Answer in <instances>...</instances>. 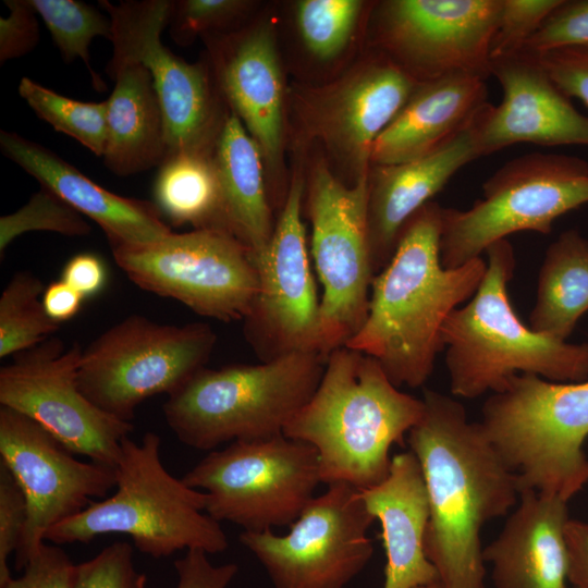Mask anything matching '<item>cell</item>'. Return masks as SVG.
Wrapping results in <instances>:
<instances>
[{"mask_svg":"<svg viewBox=\"0 0 588 588\" xmlns=\"http://www.w3.org/2000/svg\"><path fill=\"white\" fill-rule=\"evenodd\" d=\"M41 298L47 315L58 323L76 316L85 299L63 280L53 281L48 284Z\"/></svg>","mask_w":588,"mask_h":588,"instance_id":"obj_47","label":"cell"},{"mask_svg":"<svg viewBox=\"0 0 588 588\" xmlns=\"http://www.w3.org/2000/svg\"><path fill=\"white\" fill-rule=\"evenodd\" d=\"M568 581L573 588H588V523L568 519L565 529Z\"/></svg>","mask_w":588,"mask_h":588,"instance_id":"obj_46","label":"cell"},{"mask_svg":"<svg viewBox=\"0 0 588 588\" xmlns=\"http://www.w3.org/2000/svg\"><path fill=\"white\" fill-rule=\"evenodd\" d=\"M2 154L106 233L111 246L144 245L172 233L155 203L117 195L56 152L1 130Z\"/></svg>","mask_w":588,"mask_h":588,"instance_id":"obj_22","label":"cell"},{"mask_svg":"<svg viewBox=\"0 0 588 588\" xmlns=\"http://www.w3.org/2000/svg\"><path fill=\"white\" fill-rule=\"evenodd\" d=\"M48 28L64 61L81 59L88 69L96 89L105 88L101 77L93 70L89 46L95 37L111 40V21L95 7L77 0H29Z\"/></svg>","mask_w":588,"mask_h":588,"instance_id":"obj_33","label":"cell"},{"mask_svg":"<svg viewBox=\"0 0 588 588\" xmlns=\"http://www.w3.org/2000/svg\"><path fill=\"white\" fill-rule=\"evenodd\" d=\"M253 2L243 0L173 1L169 20L176 42L188 44L196 35L229 34L250 11Z\"/></svg>","mask_w":588,"mask_h":588,"instance_id":"obj_36","label":"cell"},{"mask_svg":"<svg viewBox=\"0 0 588 588\" xmlns=\"http://www.w3.org/2000/svg\"><path fill=\"white\" fill-rule=\"evenodd\" d=\"M481 109L468 126L433 152L403 163L371 167L368 221L376 274L391 260L408 219L431 201L461 168L481 157L478 147Z\"/></svg>","mask_w":588,"mask_h":588,"instance_id":"obj_23","label":"cell"},{"mask_svg":"<svg viewBox=\"0 0 588 588\" xmlns=\"http://www.w3.org/2000/svg\"><path fill=\"white\" fill-rule=\"evenodd\" d=\"M365 2L303 0L295 5L296 26L307 50L322 61L334 59L350 44Z\"/></svg>","mask_w":588,"mask_h":588,"instance_id":"obj_34","label":"cell"},{"mask_svg":"<svg viewBox=\"0 0 588 588\" xmlns=\"http://www.w3.org/2000/svg\"><path fill=\"white\" fill-rule=\"evenodd\" d=\"M479 424L516 475L519 493L569 501L588 482V380L514 375L485 401Z\"/></svg>","mask_w":588,"mask_h":588,"instance_id":"obj_7","label":"cell"},{"mask_svg":"<svg viewBox=\"0 0 588 588\" xmlns=\"http://www.w3.org/2000/svg\"><path fill=\"white\" fill-rule=\"evenodd\" d=\"M42 281L33 272L14 273L0 297V357L14 356L54 335L60 323L42 305Z\"/></svg>","mask_w":588,"mask_h":588,"instance_id":"obj_31","label":"cell"},{"mask_svg":"<svg viewBox=\"0 0 588 588\" xmlns=\"http://www.w3.org/2000/svg\"><path fill=\"white\" fill-rule=\"evenodd\" d=\"M359 493L381 525L387 558L383 588H416L440 583L425 552L429 502L421 467L414 453L394 455L385 479Z\"/></svg>","mask_w":588,"mask_h":588,"instance_id":"obj_26","label":"cell"},{"mask_svg":"<svg viewBox=\"0 0 588 588\" xmlns=\"http://www.w3.org/2000/svg\"><path fill=\"white\" fill-rule=\"evenodd\" d=\"M209 39L219 91L271 168L283 143L284 84L274 34L255 24Z\"/></svg>","mask_w":588,"mask_h":588,"instance_id":"obj_21","label":"cell"},{"mask_svg":"<svg viewBox=\"0 0 588 588\" xmlns=\"http://www.w3.org/2000/svg\"><path fill=\"white\" fill-rule=\"evenodd\" d=\"M486 77L455 73L417 83L411 97L376 139L372 166L427 156L470 124L488 102Z\"/></svg>","mask_w":588,"mask_h":588,"instance_id":"obj_25","label":"cell"},{"mask_svg":"<svg viewBox=\"0 0 588 588\" xmlns=\"http://www.w3.org/2000/svg\"><path fill=\"white\" fill-rule=\"evenodd\" d=\"M588 203V162L563 154L531 152L500 167L467 210L443 208L440 258L460 267L507 235L549 234L553 222Z\"/></svg>","mask_w":588,"mask_h":588,"instance_id":"obj_8","label":"cell"},{"mask_svg":"<svg viewBox=\"0 0 588 588\" xmlns=\"http://www.w3.org/2000/svg\"><path fill=\"white\" fill-rule=\"evenodd\" d=\"M216 344L208 323L162 324L131 315L83 348L78 385L97 407L132 422L144 401L172 394L203 369Z\"/></svg>","mask_w":588,"mask_h":588,"instance_id":"obj_9","label":"cell"},{"mask_svg":"<svg viewBox=\"0 0 588 588\" xmlns=\"http://www.w3.org/2000/svg\"><path fill=\"white\" fill-rule=\"evenodd\" d=\"M501 0H388L376 5V50L416 82L455 73L490 76Z\"/></svg>","mask_w":588,"mask_h":588,"instance_id":"obj_16","label":"cell"},{"mask_svg":"<svg viewBox=\"0 0 588 588\" xmlns=\"http://www.w3.org/2000/svg\"><path fill=\"white\" fill-rule=\"evenodd\" d=\"M225 229L253 254L268 246L274 224L264 179L262 155L229 109L213 148Z\"/></svg>","mask_w":588,"mask_h":588,"instance_id":"obj_28","label":"cell"},{"mask_svg":"<svg viewBox=\"0 0 588 588\" xmlns=\"http://www.w3.org/2000/svg\"><path fill=\"white\" fill-rule=\"evenodd\" d=\"M160 449L156 432H146L140 441L124 438L114 467L115 492L54 525L46 540L65 544L123 534L138 551L155 559L181 550L225 551L228 537L206 513V493L171 475Z\"/></svg>","mask_w":588,"mask_h":588,"instance_id":"obj_5","label":"cell"},{"mask_svg":"<svg viewBox=\"0 0 588 588\" xmlns=\"http://www.w3.org/2000/svg\"><path fill=\"white\" fill-rule=\"evenodd\" d=\"M490 75L502 89L498 106L487 102L478 120L481 157L518 143L588 146V115L579 112L530 54L491 60Z\"/></svg>","mask_w":588,"mask_h":588,"instance_id":"obj_20","label":"cell"},{"mask_svg":"<svg viewBox=\"0 0 588 588\" xmlns=\"http://www.w3.org/2000/svg\"><path fill=\"white\" fill-rule=\"evenodd\" d=\"M305 191L311 256L322 285L321 353L328 358L345 346L368 315L376 275L368 221L369 174L345 184L319 161Z\"/></svg>","mask_w":588,"mask_h":588,"instance_id":"obj_11","label":"cell"},{"mask_svg":"<svg viewBox=\"0 0 588 588\" xmlns=\"http://www.w3.org/2000/svg\"><path fill=\"white\" fill-rule=\"evenodd\" d=\"M212 152H170L158 167L155 205L171 224L226 231Z\"/></svg>","mask_w":588,"mask_h":588,"instance_id":"obj_30","label":"cell"},{"mask_svg":"<svg viewBox=\"0 0 588 588\" xmlns=\"http://www.w3.org/2000/svg\"><path fill=\"white\" fill-rule=\"evenodd\" d=\"M61 280L86 298L96 295L106 285V266L95 254H77L63 267Z\"/></svg>","mask_w":588,"mask_h":588,"instance_id":"obj_45","label":"cell"},{"mask_svg":"<svg viewBox=\"0 0 588 588\" xmlns=\"http://www.w3.org/2000/svg\"><path fill=\"white\" fill-rule=\"evenodd\" d=\"M588 45V0H562L519 53Z\"/></svg>","mask_w":588,"mask_h":588,"instance_id":"obj_39","label":"cell"},{"mask_svg":"<svg viewBox=\"0 0 588 588\" xmlns=\"http://www.w3.org/2000/svg\"><path fill=\"white\" fill-rule=\"evenodd\" d=\"M182 479L215 520L257 532L291 526L321 482L315 448L283 434L210 451Z\"/></svg>","mask_w":588,"mask_h":588,"instance_id":"obj_10","label":"cell"},{"mask_svg":"<svg viewBox=\"0 0 588 588\" xmlns=\"http://www.w3.org/2000/svg\"><path fill=\"white\" fill-rule=\"evenodd\" d=\"M416 588H443V587L441 586L440 583H434V584H430V585L419 586V587H416Z\"/></svg>","mask_w":588,"mask_h":588,"instance_id":"obj_48","label":"cell"},{"mask_svg":"<svg viewBox=\"0 0 588 588\" xmlns=\"http://www.w3.org/2000/svg\"><path fill=\"white\" fill-rule=\"evenodd\" d=\"M177 576L175 588H228L238 567L235 563L213 565L208 553L187 550L183 558L175 560Z\"/></svg>","mask_w":588,"mask_h":588,"instance_id":"obj_44","label":"cell"},{"mask_svg":"<svg viewBox=\"0 0 588 588\" xmlns=\"http://www.w3.org/2000/svg\"><path fill=\"white\" fill-rule=\"evenodd\" d=\"M114 87L107 99L106 167L127 176L159 167L168 152L163 113L146 68L107 66Z\"/></svg>","mask_w":588,"mask_h":588,"instance_id":"obj_27","label":"cell"},{"mask_svg":"<svg viewBox=\"0 0 588 588\" xmlns=\"http://www.w3.org/2000/svg\"><path fill=\"white\" fill-rule=\"evenodd\" d=\"M0 463L22 489L28 510L15 567L23 569L60 522L115 488L114 467L83 462L28 417L0 406Z\"/></svg>","mask_w":588,"mask_h":588,"instance_id":"obj_18","label":"cell"},{"mask_svg":"<svg viewBox=\"0 0 588 588\" xmlns=\"http://www.w3.org/2000/svg\"><path fill=\"white\" fill-rule=\"evenodd\" d=\"M111 248L115 264L137 286L203 317L244 320L258 292L252 252L224 230L172 232L149 244Z\"/></svg>","mask_w":588,"mask_h":588,"instance_id":"obj_12","label":"cell"},{"mask_svg":"<svg viewBox=\"0 0 588 588\" xmlns=\"http://www.w3.org/2000/svg\"><path fill=\"white\" fill-rule=\"evenodd\" d=\"M485 253L487 268L477 291L441 331L451 393L475 399L499 391L518 373L564 383L588 380V343L556 340L517 317L507 293L515 269L512 244L504 238Z\"/></svg>","mask_w":588,"mask_h":588,"instance_id":"obj_4","label":"cell"},{"mask_svg":"<svg viewBox=\"0 0 588 588\" xmlns=\"http://www.w3.org/2000/svg\"><path fill=\"white\" fill-rule=\"evenodd\" d=\"M530 56L537 59L567 97L576 98L588 107V45L563 47Z\"/></svg>","mask_w":588,"mask_h":588,"instance_id":"obj_42","label":"cell"},{"mask_svg":"<svg viewBox=\"0 0 588 588\" xmlns=\"http://www.w3.org/2000/svg\"><path fill=\"white\" fill-rule=\"evenodd\" d=\"M326 362L317 352H297L256 365L204 367L168 395L164 419L183 444L209 452L283 434L318 388Z\"/></svg>","mask_w":588,"mask_h":588,"instance_id":"obj_6","label":"cell"},{"mask_svg":"<svg viewBox=\"0 0 588 588\" xmlns=\"http://www.w3.org/2000/svg\"><path fill=\"white\" fill-rule=\"evenodd\" d=\"M9 15L0 17V63L30 52L39 41L37 13L29 0H5Z\"/></svg>","mask_w":588,"mask_h":588,"instance_id":"obj_43","label":"cell"},{"mask_svg":"<svg viewBox=\"0 0 588 588\" xmlns=\"http://www.w3.org/2000/svg\"><path fill=\"white\" fill-rule=\"evenodd\" d=\"M27 517L24 493L10 470L0 463V586L12 578L9 558L20 547Z\"/></svg>","mask_w":588,"mask_h":588,"instance_id":"obj_40","label":"cell"},{"mask_svg":"<svg viewBox=\"0 0 588 588\" xmlns=\"http://www.w3.org/2000/svg\"><path fill=\"white\" fill-rule=\"evenodd\" d=\"M562 0H501L497 28L490 46V59L520 52Z\"/></svg>","mask_w":588,"mask_h":588,"instance_id":"obj_37","label":"cell"},{"mask_svg":"<svg viewBox=\"0 0 588 588\" xmlns=\"http://www.w3.org/2000/svg\"><path fill=\"white\" fill-rule=\"evenodd\" d=\"M416 82L384 54L356 65L336 82L298 101L304 127L350 170L369 174L372 146L406 103Z\"/></svg>","mask_w":588,"mask_h":588,"instance_id":"obj_19","label":"cell"},{"mask_svg":"<svg viewBox=\"0 0 588 588\" xmlns=\"http://www.w3.org/2000/svg\"><path fill=\"white\" fill-rule=\"evenodd\" d=\"M83 347L51 336L0 368V405L41 426L68 451L115 467L133 424L89 401L78 385Z\"/></svg>","mask_w":588,"mask_h":588,"instance_id":"obj_15","label":"cell"},{"mask_svg":"<svg viewBox=\"0 0 588 588\" xmlns=\"http://www.w3.org/2000/svg\"><path fill=\"white\" fill-rule=\"evenodd\" d=\"M19 94L37 117L102 157L107 143V100L84 102L22 77Z\"/></svg>","mask_w":588,"mask_h":588,"instance_id":"obj_32","label":"cell"},{"mask_svg":"<svg viewBox=\"0 0 588 588\" xmlns=\"http://www.w3.org/2000/svg\"><path fill=\"white\" fill-rule=\"evenodd\" d=\"M588 311V238L575 229L562 232L546 250L529 327L567 341Z\"/></svg>","mask_w":588,"mask_h":588,"instance_id":"obj_29","label":"cell"},{"mask_svg":"<svg viewBox=\"0 0 588 588\" xmlns=\"http://www.w3.org/2000/svg\"><path fill=\"white\" fill-rule=\"evenodd\" d=\"M442 210L429 201L405 223L391 260L372 280L367 318L345 344L376 359L397 388L421 387L431 376L445 320L475 294L487 268L481 257L443 267Z\"/></svg>","mask_w":588,"mask_h":588,"instance_id":"obj_2","label":"cell"},{"mask_svg":"<svg viewBox=\"0 0 588 588\" xmlns=\"http://www.w3.org/2000/svg\"><path fill=\"white\" fill-rule=\"evenodd\" d=\"M74 588H147V577L134 564L132 546L117 541L76 564Z\"/></svg>","mask_w":588,"mask_h":588,"instance_id":"obj_38","label":"cell"},{"mask_svg":"<svg viewBox=\"0 0 588 588\" xmlns=\"http://www.w3.org/2000/svg\"><path fill=\"white\" fill-rule=\"evenodd\" d=\"M407 441L428 494L425 552L443 588H486L480 531L517 503L516 475L455 399L425 389Z\"/></svg>","mask_w":588,"mask_h":588,"instance_id":"obj_1","label":"cell"},{"mask_svg":"<svg viewBox=\"0 0 588 588\" xmlns=\"http://www.w3.org/2000/svg\"><path fill=\"white\" fill-rule=\"evenodd\" d=\"M46 231L65 236H85L91 232L86 218L53 192L40 187L16 211L0 218V257L20 235Z\"/></svg>","mask_w":588,"mask_h":588,"instance_id":"obj_35","label":"cell"},{"mask_svg":"<svg viewBox=\"0 0 588 588\" xmlns=\"http://www.w3.org/2000/svg\"><path fill=\"white\" fill-rule=\"evenodd\" d=\"M111 21L113 47L108 66L138 63L146 68L163 113L168 154L212 152L225 115L213 75L203 63H189L161 40L173 1L100 0Z\"/></svg>","mask_w":588,"mask_h":588,"instance_id":"obj_13","label":"cell"},{"mask_svg":"<svg viewBox=\"0 0 588 588\" xmlns=\"http://www.w3.org/2000/svg\"><path fill=\"white\" fill-rule=\"evenodd\" d=\"M305 186L295 173L268 246L253 257L258 292L243 321L245 339L260 362L297 352L322 355L320 298L302 221Z\"/></svg>","mask_w":588,"mask_h":588,"instance_id":"obj_17","label":"cell"},{"mask_svg":"<svg viewBox=\"0 0 588 588\" xmlns=\"http://www.w3.org/2000/svg\"><path fill=\"white\" fill-rule=\"evenodd\" d=\"M422 399L394 385L372 357L342 346L326 362L318 388L283 430L315 448L321 482L359 491L389 474L393 444L420 420Z\"/></svg>","mask_w":588,"mask_h":588,"instance_id":"obj_3","label":"cell"},{"mask_svg":"<svg viewBox=\"0 0 588 588\" xmlns=\"http://www.w3.org/2000/svg\"><path fill=\"white\" fill-rule=\"evenodd\" d=\"M375 520L359 490L335 483L309 501L286 535L242 531L238 539L274 588H345L372 556L367 531Z\"/></svg>","mask_w":588,"mask_h":588,"instance_id":"obj_14","label":"cell"},{"mask_svg":"<svg viewBox=\"0 0 588 588\" xmlns=\"http://www.w3.org/2000/svg\"><path fill=\"white\" fill-rule=\"evenodd\" d=\"M568 501L523 490L499 536L482 550L494 588H568Z\"/></svg>","mask_w":588,"mask_h":588,"instance_id":"obj_24","label":"cell"},{"mask_svg":"<svg viewBox=\"0 0 588 588\" xmlns=\"http://www.w3.org/2000/svg\"><path fill=\"white\" fill-rule=\"evenodd\" d=\"M74 564L57 546L46 542L23 568L20 577H12L0 588H74Z\"/></svg>","mask_w":588,"mask_h":588,"instance_id":"obj_41","label":"cell"}]
</instances>
